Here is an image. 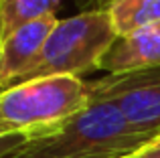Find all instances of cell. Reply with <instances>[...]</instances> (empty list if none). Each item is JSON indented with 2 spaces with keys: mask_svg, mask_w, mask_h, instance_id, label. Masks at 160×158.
<instances>
[{
  "mask_svg": "<svg viewBox=\"0 0 160 158\" xmlns=\"http://www.w3.org/2000/svg\"><path fill=\"white\" fill-rule=\"evenodd\" d=\"M138 156L140 158H160V138H156L150 146H146Z\"/></svg>",
  "mask_w": 160,
  "mask_h": 158,
  "instance_id": "cell-11",
  "label": "cell"
},
{
  "mask_svg": "<svg viewBox=\"0 0 160 158\" xmlns=\"http://www.w3.org/2000/svg\"><path fill=\"white\" fill-rule=\"evenodd\" d=\"M89 106L87 81L75 75H49L0 91V122L12 132L51 130Z\"/></svg>",
  "mask_w": 160,
  "mask_h": 158,
  "instance_id": "cell-3",
  "label": "cell"
},
{
  "mask_svg": "<svg viewBox=\"0 0 160 158\" xmlns=\"http://www.w3.org/2000/svg\"><path fill=\"white\" fill-rule=\"evenodd\" d=\"M55 12H57V6L53 4V0H0V18L4 27V37L32 20H39Z\"/></svg>",
  "mask_w": 160,
  "mask_h": 158,
  "instance_id": "cell-8",
  "label": "cell"
},
{
  "mask_svg": "<svg viewBox=\"0 0 160 158\" xmlns=\"http://www.w3.org/2000/svg\"><path fill=\"white\" fill-rule=\"evenodd\" d=\"M116 39L118 35L106 8L79 10L73 16L61 18L41 55L18 83L49 75L81 77L83 73L102 69Z\"/></svg>",
  "mask_w": 160,
  "mask_h": 158,
  "instance_id": "cell-2",
  "label": "cell"
},
{
  "mask_svg": "<svg viewBox=\"0 0 160 158\" xmlns=\"http://www.w3.org/2000/svg\"><path fill=\"white\" fill-rule=\"evenodd\" d=\"M156 138L138 132L112 103L89 101L83 111L51 130L32 134L20 158H130Z\"/></svg>",
  "mask_w": 160,
  "mask_h": 158,
  "instance_id": "cell-1",
  "label": "cell"
},
{
  "mask_svg": "<svg viewBox=\"0 0 160 158\" xmlns=\"http://www.w3.org/2000/svg\"><path fill=\"white\" fill-rule=\"evenodd\" d=\"M106 10L118 37L160 22V0H112Z\"/></svg>",
  "mask_w": 160,
  "mask_h": 158,
  "instance_id": "cell-7",
  "label": "cell"
},
{
  "mask_svg": "<svg viewBox=\"0 0 160 158\" xmlns=\"http://www.w3.org/2000/svg\"><path fill=\"white\" fill-rule=\"evenodd\" d=\"M32 138L31 132H8L0 136V158H8L18 152L28 140Z\"/></svg>",
  "mask_w": 160,
  "mask_h": 158,
  "instance_id": "cell-9",
  "label": "cell"
},
{
  "mask_svg": "<svg viewBox=\"0 0 160 158\" xmlns=\"http://www.w3.org/2000/svg\"><path fill=\"white\" fill-rule=\"evenodd\" d=\"M154 65H160V22L128 37H118L103 59L102 69L106 73H122Z\"/></svg>",
  "mask_w": 160,
  "mask_h": 158,
  "instance_id": "cell-6",
  "label": "cell"
},
{
  "mask_svg": "<svg viewBox=\"0 0 160 158\" xmlns=\"http://www.w3.org/2000/svg\"><path fill=\"white\" fill-rule=\"evenodd\" d=\"M130 158H140V156H138V154H136V156H130Z\"/></svg>",
  "mask_w": 160,
  "mask_h": 158,
  "instance_id": "cell-15",
  "label": "cell"
},
{
  "mask_svg": "<svg viewBox=\"0 0 160 158\" xmlns=\"http://www.w3.org/2000/svg\"><path fill=\"white\" fill-rule=\"evenodd\" d=\"M57 22V14H49L4 37L2 55H0V91L16 85L24 77V73L41 55Z\"/></svg>",
  "mask_w": 160,
  "mask_h": 158,
  "instance_id": "cell-5",
  "label": "cell"
},
{
  "mask_svg": "<svg viewBox=\"0 0 160 158\" xmlns=\"http://www.w3.org/2000/svg\"><path fill=\"white\" fill-rule=\"evenodd\" d=\"M8 158H20L18 154H16V152H14V154H12V156H8Z\"/></svg>",
  "mask_w": 160,
  "mask_h": 158,
  "instance_id": "cell-14",
  "label": "cell"
},
{
  "mask_svg": "<svg viewBox=\"0 0 160 158\" xmlns=\"http://www.w3.org/2000/svg\"><path fill=\"white\" fill-rule=\"evenodd\" d=\"M61 2H63V0H53V4H55V6H57V8L61 6Z\"/></svg>",
  "mask_w": 160,
  "mask_h": 158,
  "instance_id": "cell-13",
  "label": "cell"
},
{
  "mask_svg": "<svg viewBox=\"0 0 160 158\" xmlns=\"http://www.w3.org/2000/svg\"><path fill=\"white\" fill-rule=\"evenodd\" d=\"M8 132H12V130H10L8 126H4L2 122H0V136H2V134H8Z\"/></svg>",
  "mask_w": 160,
  "mask_h": 158,
  "instance_id": "cell-12",
  "label": "cell"
},
{
  "mask_svg": "<svg viewBox=\"0 0 160 158\" xmlns=\"http://www.w3.org/2000/svg\"><path fill=\"white\" fill-rule=\"evenodd\" d=\"M112 0H77L81 10H93V8H108Z\"/></svg>",
  "mask_w": 160,
  "mask_h": 158,
  "instance_id": "cell-10",
  "label": "cell"
},
{
  "mask_svg": "<svg viewBox=\"0 0 160 158\" xmlns=\"http://www.w3.org/2000/svg\"><path fill=\"white\" fill-rule=\"evenodd\" d=\"M89 101L112 103L138 132L160 138V65L87 81Z\"/></svg>",
  "mask_w": 160,
  "mask_h": 158,
  "instance_id": "cell-4",
  "label": "cell"
}]
</instances>
